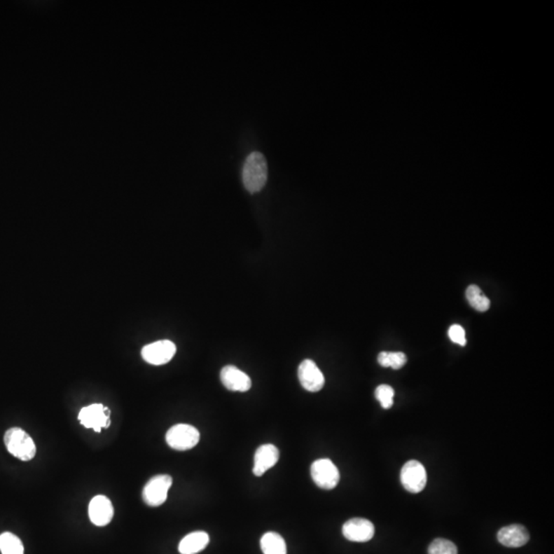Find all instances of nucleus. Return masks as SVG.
Here are the masks:
<instances>
[{
	"instance_id": "6",
	"label": "nucleus",
	"mask_w": 554,
	"mask_h": 554,
	"mask_svg": "<svg viewBox=\"0 0 554 554\" xmlns=\"http://www.w3.org/2000/svg\"><path fill=\"white\" fill-rule=\"evenodd\" d=\"M401 480L403 487L410 493H420L427 483L425 467L419 461H408L401 468Z\"/></svg>"
},
{
	"instance_id": "12",
	"label": "nucleus",
	"mask_w": 554,
	"mask_h": 554,
	"mask_svg": "<svg viewBox=\"0 0 554 554\" xmlns=\"http://www.w3.org/2000/svg\"><path fill=\"white\" fill-rule=\"evenodd\" d=\"M223 385L231 392H246L251 387V380L246 373L234 366H226L220 375Z\"/></svg>"
},
{
	"instance_id": "8",
	"label": "nucleus",
	"mask_w": 554,
	"mask_h": 554,
	"mask_svg": "<svg viewBox=\"0 0 554 554\" xmlns=\"http://www.w3.org/2000/svg\"><path fill=\"white\" fill-rule=\"evenodd\" d=\"M175 344L169 340H161L148 344L143 347L142 357L146 363L153 366L165 365L172 361L176 354Z\"/></svg>"
},
{
	"instance_id": "21",
	"label": "nucleus",
	"mask_w": 554,
	"mask_h": 554,
	"mask_svg": "<svg viewBox=\"0 0 554 554\" xmlns=\"http://www.w3.org/2000/svg\"><path fill=\"white\" fill-rule=\"evenodd\" d=\"M375 395L381 403L382 408L385 410H388L394 406V390L392 386L386 385V384L378 386L375 392Z\"/></svg>"
},
{
	"instance_id": "16",
	"label": "nucleus",
	"mask_w": 554,
	"mask_h": 554,
	"mask_svg": "<svg viewBox=\"0 0 554 554\" xmlns=\"http://www.w3.org/2000/svg\"><path fill=\"white\" fill-rule=\"evenodd\" d=\"M264 554H286V544L284 538L275 532H268L260 541Z\"/></svg>"
},
{
	"instance_id": "1",
	"label": "nucleus",
	"mask_w": 554,
	"mask_h": 554,
	"mask_svg": "<svg viewBox=\"0 0 554 554\" xmlns=\"http://www.w3.org/2000/svg\"><path fill=\"white\" fill-rule=\"evenodd\" d=\"M268 178V167L261 152H251L247 158L242 169V182L251 193H257L264 188Z\"/></svg>"
},
{
	"instance_id": "2",
	"label": "nucleus",
	"mask_w": 554,
	"mask_h": 554,
	"mask_svg": "<svg viewBox=\"0 0 554 554\" xmlns=\"http://www.w3.org/2000/svg\"><path fill=\"white\" fill-rule=\"evenodd\" d=\"M4 445L8 452L21 461H30L36 455L32 438L19 427H13L4 434Z\"/></svg>"
},
{
	"instance_id": "14",
	"label": "nucleus",
	"mask_w": 554,
	"mask_h": 554,
	"mask_svg": "<svg viewBox=\"0 0 554 554\" xmlns=\"http://www.w3.org/2000/svg\"><path fill=\"white\" fill-rule=\"evenodd\" d=\"M499 542L511 548L524 546L529 540V532L522 525H511L498 532Z\"/></svg>"
},
{
	"instance_id": "9",
	"label": "nucleus",
	"mask_w": 554,
	"mask_h": 554,
	"mask_svg": "<svg viewBox=\"0 0 554 554\" xmlns=\"http://www.w3.org/2000/svg\"><path fill=\"white\" fill-rule=\"evenodd\" d=\"M298 377L302 387L309 392H321L324 385V377L314 361L305 359L298 370Z\"/></svg>"
},
{
	"instance_id": "3",
	"label": "nucleus",
	"mask_w": 554,
	"mask_h": 554,
	"mask_svg": "<svg viewBox=\"0 0 554 554\" xmlns=\"http://www.w3.org/2000/svg\"><path fill=\"white\" fill-rule=\"evenodd\" d=\"M200 431L188 424H176L169 428L165 436L169 447L176 451H188L193 449L200 441Z\"/></svg>"
},
{
	"instance_id": "17",
	"label": "nucleus",
	"mask_w": 554,
	"mask_h": 554,
	"mask_svg": "<svg viewBox=\"0 0 554 554\" xmlns=\"http://www.w3.org/2000/svg\"><path fill=\"white\" fill-rule=\"evenodd\" d=\"M466 298L470 305L473 307L476 310L480 312H485L489 310L491 306V301L487 296L483 295V291L476 284L468 286L466 290Z\"/></svg>"
},
{
	"instance_id": "13",
	"label": "nucleus",
	"mask_w": 554,
	"mask_h": 554,
	"mask_svg": "<svg viewBox=\"0 0 554 554\" xmlns=\"http://www.w3.org/2000/svg\"><path fill=\"white\" fill-rule=\"evenodd\" d=\"M279 459V451L275 445H263L258 448L254 461L253 472L256 476H262L267 470L275 466Z\"/></svg>"
},
{
	"instance_id": "20",
	"label": "nucleus",
	"mask_w": 554,
	"mask_h": 554,
	"mask_svg": "<svg viewBox=\"0 0 554 554\" xmlns=\"http://www.w3.org/2000/svg\"><path fill=\"white\" fill-rule=\"evenodd\" d=\"M428 554H458V548L451 541L436 539L430 544Z\"/></svg>"
},
{
	"instance_id": "5",
	"label": "nucleus",
	"mask_w": 554,
	"mask_h": 554,
	"mask_svg": "<svg viewBox=\"0 0 554 554\" xmlns=\"http://www.w3.org/2000/svg\"><path fill=\"white\" fill-rule=\"evenodd\" d=\"M311 476L317 487L333 490L340 480L339 470L330 459H319L311 465Z\"/></svg>"
},
{
	"instance_id": "7",
	"label": "nucleus",
	"mask_w": 554,
	"mask_h": 554,
	"mask_svg": "<svg viewBox=\"0 0 554 554\" xmlns=\"http://www.w3.org/2000/svg\"><path fill=\"white\" fill-rule=\"evenodd\" d=\"M78 420L85 428H90L96 432H100L103 428L109 427L111 424L109 408L104 407L101 403H94L83 408L79 412Z\"/></svg>"
},
{
	"instance_id": "18",
	"label": "nucleus",
	"mask_w": 554,
	"mask_h": 554,
	"mask_svg": "<svg viewBox=\"0 0 554 554\" xmlns=\"http://www.w3.org/2000/svg\"><path fill=\"white\" fill-rule=\"evenodd\" d=\"M0 551L2 554H24L23 543L14 534L6 532L0 535Z\"/></svg>"
},
{
	"instance_id": "22",
	"label": "nucleus",
	"mask_w": 554,
	"mask_h": 554,
	"mask_svg": "<svg viewBox=\"0 0 554 554\" xmlns=\"http://www.w3.org/2000/svg\"><path fill=\"white\" fill-rule=\"evenodd\" d=\"M449 337L454 343L460 346L466 345V335L465 330L459 324H454L449 328Z\"/></svg>"
},
{
	"instance_id": "15",
	"label": "nucleus",
	"mask_w": 554,
	"mask_h": 554,
	"mask_svg": "<svg viewBox=\"0 0 554 554\" xmlns=\"http://www.w3.org/2000/svg\"><path fill=\"white\" fill-rule=\"evenodd\" d=\"M209 542V537L205 532H193L183 538L179 544V551L181 554H196L204 550Z\"/></svg>"
},
{
	"instance_id": "11",
	"label": "nucleus",
	"mask_w": 554,
	"mask_h": 554,
	"mask_svg": "<svg viewBox=\"0 0 554 554\" xmlns=\"http://www.w3.org/2000/svg\"><path fill=\"white\" fill-rule=\"evenodd\" d=\"M342 532L351 542H368L374 537L375 527L366 518H352L344 524Z\"/></svg>"
},
{
	"instance_id": "10",
	"label": "nucleus",
	"mask_w": 554,
	"mask_h": 554,
	"mask_svg": "<svg viewBox=\"0 0 554 554\" xmlns=\"http://www.w3.org/2000/svg\"><path fill=\"white\" fill-rule=\"evenodd\" d=\"M114 509L111 501L106 496L94 497L88 506L90 522L97 527H105L113 518Z\"/></svg>"
},
{
	"instance_id": "19",
	"label": "nucleus",
	"mask_w": 554,
	"mask_h": 554,
	"mask_svg": "<svg viewBox=\"0 0 554 554\" xmlns=\"http://www.w3.org/2000/svg\"><path fill=\"white\" fill-rule=\"evenodd\" d=\"M407 356L403 352H381L378 356V363L383 368H392L399 370L407 363Z\"/></svg>"
},
{
	"instance_id": "4",
	"label": "nucleus",
	"mask_w": 554,
	"mask_h": 554,
	"mask_svg": "<svg viewBox=\"0 0 554 554\" xmlns=\"http://www.w3.org/2000/svg\"><path fill=\"white\" fill-rule=\"evenodd\" d=\"M172 485H173V478L167 474L153 476L143 489V500L148 506H160L167 501V494Z\"/></svg>"
}]
</instances>
